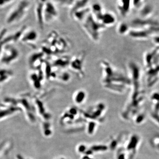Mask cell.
Returning <instances> with one entry per match:
<instances>
[{
    "mask_svg": "<svg viewBox=\"0 0 159 159\" xmlns=\"http://www.w3.org/2000/svg\"><path fill=\"white\" fill-rule=\"evenodd\" d=\"M102 70V82L107 89L121 93L131 84V81L125 75L113 66L109 62L102 61L100 62Z\"/></svg>",
    "mask_w": 159,
    "mask_h": 159,
    "instance_id": "obj_1",
    "label": "cell"
},
{
    "mask_svg": "<svg viewBox=\"0 0 159 159\" xmlns=\"http://www.w3.org/2000/svg\"><path fill=\"white\" fill-rule=\"evenodd\" d=\"M81 24L83 29L87 34L95 42L99 40L101 33L106 28L102 23L93 17L91 12Z\"/></svg>",
    "mask_w": 159,
    "mask_h": 159,
    "instance_id": "obj_2",
    "label": "cell"
},
{
    "mask_svg": "<svg viewBox=\"0 0 159 159\" xmlns=\"http://www.w3.org/2000/svg\"><path fill=\"white\" fill-rule=\"evenodd\" d=\"M29 7L30 3L27 0H22L10 11L7 18V23L9 24H13L21 20L28 12Z\"/></svg>",
    "mask_w": 159,
    "mask_h": 159,
    "instance_id": "obj_3",
    "label": "cell"
},
{
    "mask_svg": "<svg viewBox=\"0 0 159 159\" xmlns=\"http://www.w3.org/2000/svg\"><path fill=\"white\" fill-rule=\"evenodd\" d=\"M58 10L55 4L48 0L44 6L43 20L45 24H50L57 20L58 18Z\"/></svg>",
    "mask_w": 159,
    "mask_h": 159,
    "instance_id": "obj_4",
    "label": "cell"
},
{
    "mask_svg": "<svg viewBox=\"0 0 159 159\" xmlns=\"http://www.w3.org/2000/svg\"><path fill=\"white\" fill-rule=\"evenodd\" d=\"M84 53H81L74 56L70 60L69 68L80 77H83L84 75Z\"/></svg>",
    "mask_w": 159,
    "mask_h": 159,
    "instance_id": "obj_5",
    "label": "cell"
},
{
    "mask_svg": "<svg viewBox=\"0 0 159 159\" xmlns=\"http://www.w3.org/2000/svg\"><path fill=\"white\" fill-rule=\"evenodd\" d=\"M132 6V0H117V9L122 17H125L128 15Z\"/></svg>",
    "mask_w": 159,
    "mask_h": 159,
    "instance_id": "obj_6",
    "label": "cell"
},
{
    "mask_svg": "<svg viewBox=\"0 0 159 159\" xmlns=\"http://www.w3.org/2000/svg\"><path fill=\"white\" fill-rule=\"evenodd\" d=\"M48 0H36L35 6V13L36 19L41 29L43 28L44 23L43 20V11L45 4Z\"/></svg>",
    "mask_w": 159,
    "mask_h": 159,
    "instance_id": "obj_7",
    "label": "cell"
},
{
    "mask_svg": "<svg viewBox=\"0 0 159 159\" xmlns=\"http://www.w3.org/2000/svg\"><path fill=\"white\" fill-rule=\"evenodd\" d=\"M154 9L150 4H142L139 8V13L140 17L143 19L151 18L153 13Z\"/></svg>",
    "mask_w": 159,
    "mask_h": 159,
    "instance_id": "obj_8",
    "label": "cell"
},
{
    "mask_svg": "<svg viewBox=\"0 0 159 159\" xmlns=\"http://www.w3.org/2000/svg\"><path fill=\"white\" fill-rule=\"evenodd\" d=\"M91 13L90 7H88L80 9L74 12L71 16L75 20L81 23L86 17Z\"/></svg>",
    "mask_w": 159,
    "mask_h": 159,
    "instance_id": "obj_9",
    "label": "cell"
},
{
    "mask_svg": "<svg viewBox=\"0 0 159 159\" xmlns=\"http://www.w3.org/2000/svg\"><path fill=\"white\" fill-rule=\"evenodd\" d=\"M116 20L115 15L111 12L105 11L101 17L100 22L107 28L114 25Z\"/></svg>",
    "mask_w": 159,
    "mask_h": 159,
    "instance_id": "obj_10",
    "label": "cell"
},
{
    "mask_svg": "<svg viewBox=\"0 0 159 159\" xmlns=\"http://www.w3.org/2000/svg\"><path fill=\"white\" fill-rule=\"evenodd\" d=\"M90 9L92 15L96 20L100 22L101 17L105 12L102 5L98 3H94L91 6Z\"/></svg>",
    "mask_w": 159,
    "mask_h": 159,
    "instance_id": "obj_11",
    "label": "cell"
},
{
    "mask_svg": "<svg viewBox=\"0 0 159 159\" xmlns=\"http://www.w3.org/2000/svg\"><path fill=\"white\" fill-rule=\"evenodd\" d=\"M70 58L67 57H61L54 60L52 67L54 69H65L69 67Z\"/></svg>",
    "mask_w": 159,
    "mask_h": 159,
    "instance_id": "obj_12",
    "label": "cell"
},
{
    "mask_svg": "<svg viewBox=\"0 0 159 159\" xmlns=\"http://www.w3.org/2000/svg\"><path fill=\"white\" fill-rule=\"evenodd\" d=\"M89 0H76L70 8V14L72 15L75 11L88 6Z\"/></svg>",
    "mask_w": 159,
    "mask_h": 159,
    "instance_id": "obj_13",
    "label": "cell"
},
{
    "mask_svg": "<svg viewBox=\"0 0 159 159\" xmlns=\"http://www.w3.org/2000/svg\"><path fill=\"white\" fill-rule=\"evenodd\" d=\"M86 97L87 93L85 91L83 90H79L74 93L73 96V99L75 103L80 105L85 102Z\"/></svg>",
    "mask_w": 159,
    "mask_h": 159,
    "instance_id": "obj_14",
    "label": "cell"
},
{
    "mask_svg": "<svg viewBox=\"0 0 159 159\" xmlns=\"http://www.w3.org/2000/svg\"><path fill=\"white\" fill-rule=\"evenodd\" d=\"M129 26L125 23L121 22L119 23L117 27V32L120 34H125L129 33L130 31Z\"/></svg>",
    "mask_w": 159,
    "mask_h": 159,
    "instance_id": "obj_15",
    "label": "cell"
},
{
    "mask_svg": "<svg viewBox=\"0 0 159 159\" xmlns=\"http://www.w3.org/2000/svg\"><path fill=\"white\" fill-rule=\"evenodd\" d=\"M56 4L64 7H68L69 9L73 5L76 0H54Z\"/></svg>",
    "mask_w": 159,
    "mask_h": 159,
    "instance_id": "obj_16",
    "label": "cell"
},
{
    "mask_svg": "<svg viewBox=\"0 0 159 159\" xmlns=\"http://www.w3.org/2000/svg\"><path fill=\"white\" fill-rule=\"evenodd\" d=\"M71 76L69 73L66 72H62L57 74V78L63 82H67L70 79Z\"/></svg>",
    "mask_w": 159,
    "mask_h": 159,
    "instance_id": "obj_17",
    "label": "cell"
},
{
    "mask_svg": "<svg viewBox=\"0 0 159 159\" xmlns=\"http://www.w3.org/2000/svg\"><path fill=\"white\" fill-rule=\"evenodd\" d=\"M144 0H132V6L135 8H138L142 5Z\"/></svg>",
    "mask_w": 159,
    "mask_h": 159,
    "instance_id": "obj_18",
    "label": "cell"
},
{
    "mask_svg": "<svg viewBox=\"0 0 159 159\" xmlns=\"http://www.w3.org/2000/svg\"><path fill=\"white\" fill-rule=\"evenodd\" d=\"M14 0H0V7L7 6Z\"/></svg>",
    "mask_w": 159,
    "mask_h": 159,
    "instance_id": "obj_19",
    "label": "cell"
}]
</instances>
